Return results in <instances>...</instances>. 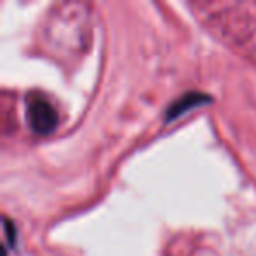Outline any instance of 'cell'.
I'll use <instances>...</instances> for the list:
<instances>
[{"label": "cell", "mask_w": 256, "mask_h": 256, "mask_svg": "<svg viewBox=\"0 0 256 256\" xmlns=\"http://www.w3.org/2000/svg\"><path fill=\"white\" fill-rule=\"evenodd\" d=\"M28 123L36 134L48 136L56 128L58 114L46 98H34L28 104Z\"/></svg>", "instance_id": "6da1fadb"}, {"label": "cell", "mask_w": 256, "mask_h": 256, "mask_svg": "<svg viewBox=\"0 0 256 256\" xmlns=\"http://www.w3.org/2000/svg\"><path fill=\"white\" fill-rule=\"evenodd\" d=\"M209 102V96L207 95H200V93H190V95H184L174 102V106L167 110V120H174V118L181 116L182 112L190 109V107H195L200 106V104H206Z\"/></svg>", "instance_id": "7a4b0ae2"}, {"label": "cell", "mask_w": 256, "mask_h": 256, "mask_svg": "<svg viewBox=\"0 0 256 256\" xmlns=\"http://www.w3.org/2000/svg\"><path fill=\"white\" fill-rule=\"evenodd\" d=\"M4 232H6V240H8V244L14 246V242H16V226L8 220V218L4 220Z\"/></svg>", "instance_id": "3957f363"}]
</instances>
